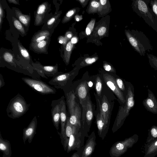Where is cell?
<instances>
[{
  "label": "cell",
  "mask_w": 157,
  "mask_h": 157,
  "mask_svg": "<svg viewBox=\"0 0 157 157\" xmlns=\"http://www.w3.org/2000/svg\"><path fill=\"white\" fill-rule=\"evenodd\" d=\"M127 88V92L124 104L119 106L118 111L112 130L113 133L117 131L122 126L129 112L135 105L134 89L133 85L129 82L124 80Z\"/></svg>",
  "instance_id": "6da1fadb"
},
{
  "label": "cell",
  "mask_w": 157,
  "mask_h": 157,
  "mask_svg": "<svg viewBox=\"0 0 157 157\" xmlns=\"http://www.w3.org/2000/svg\"><path fill=\"white\" fill-rule=\"evenodd\" d=\"M125 33L132 47L142 56H144L147 52L153 50L151 41L142 32L137 30H125Z\"/></svg>",
  "instance_id": "7a4b0ae2"
},
{
  "label": "cell",
  "mask_w": 157,
  "mask_h": 157,
  "mask_svg": "<svg viewBox=\"0 0 157 157\" xmlns=\"http://www.w3.org/2000/svg\"><path fill=\"white\" fill-rule=\"evenodd\" d=\"M90 77L87 74H84L80 79L73 82L71 89V90L74 91L82 108V127L85 120L87 98L90 90L88 85V81Z\"/></svg>",
  "instance_id": "3957f363"
},
{
  "label": "cell",
  "mask_w": 157,
  "mask_h": 157,
  "mask_svg": "<svg viewBox=\"0 0 157 157\" xmlns=\"http://www.w3.org/2000/svg\"><path fill=\"white\" fill-rule=\"evenodd\" d=\"M149 0H133L132 7L133 11L157 33V17L149 7Z\"/></svg>",
  "instance_id": "277c9868"
},
{
  "label": "cell",
  "mask_w": 157,
  "mask_h": 157,
  "mask_svg": "<svg viewBox=\"0 0 157 157\" xmlns=\"http://www.w3.org/2000/svg\"><path fill=\"white\" fill-rule=\"evenodd\" d=\"M29 106L24 97L18 93L10 100L6 109L7 115L13 119L18 118L27 112Z\"/></svg>",
  "instance_id": "5b68a950"
},
{
  "label": "cell",
  "mask_w": 157,
  "mask_h": 157,
  "mask_svg": "<svg viewBox=\"0 0 157 157\" xmlns=\"http://www.w3.org/2000/svg\"><path fill=\"white\" fill-rule=\"evenodd\" d=\"M78 69L74 68L70 72L62 73L53 77L48 82L56 89L62 90L65 95L71 91L73 81L77 75Z\"/></svg>",
  "instance_id": "8992f818"
},
{
  "label": "cell",
  "mask_w": 157,
  "mask_h": 157,
  "mask_svg": "<svg viewBox=\"0 0 157 157\" xmlns=\"http://www.w3.org/2000/svg\"><path fill=\"white\" fill-rule=\"evenodd\" d=\"M86 137L83 130L74 126L72 132L69 138L67 149V153L72 151H79L84 146V140Z\"/></svg>",
  "instance_id": "52a82bcc"
},
{
  "label": "cell",
  "mask_w": 157,
  "mask_h": 157,
  "mask_svg": "<svg viewBox=\"0 0 157 157\" xmlns=\"http://www.w3.org/2000/svg\"><path fill=\"white\" fill-rule=\"evenodd\" d=\"M21 79L28 86L42 94H54L56 92L54 88L40 80L28 77H22Z\"/></svg>",
  "instance_id": "ba28073f"
},
{
  "label": "cell",
  "mask_w": 157,
  "mask_h": 157,
  "mask_svg": "<svg viewBox=\"0 0 157 157\" xmlns=\"http://www.w3.org/2000/svg\"><path fill=\"white\" fill-rule=\"evenodd\" d=\"M97 104V108L94 112L96 123L99 136L103 140L108 131L104 120L101 109V102L99 98L95 93H94Z\"/></svg>",
  "instance_id": "9c48e42d"
},
{
  "label": "cell",
  "mask_w": 157,
  "mask_h": 157,
  "mask_svg": "<svg viewBox=\"0 0 157 157\" xmlns=\"http://www.w3.org/2000/svg\"><path fill=\"white\" fill-rule=\"evenodd\" d=\"M101 75L107 86L116 96L120 105L124 104L125 98L123 92L118 87L114 77L108 73H103Z\"/></svg>",
  "instance_id": "30bf717a"
},
{
  "label": "cell",
  "mask_w": 157,
  "mask_h": 157,
  "mask_svg": "<svg viewBox=\"0 0 157 157\" xmlns=\"http://www.w3.org/2000/svg\"><path fill=\"white\" fill-rule=\"evenodd\" d=\"M95 105L91 100L90 94L89 93L87 98L86 110L85 115L84 124L82 127L83 131L86 137H88V133L89 132L93 119Z\"/></svg>",
  "instance_id": "8fae6325"
},
{
  "label": "cell",
  "mask_w": 157,
  "mask_h": 157,
  "mask_svg": "<svg viewBox=\"0 0 157 157\" xmlns=\"http://www.w3.org/2000/svg\"><path fill=\"white\" fill-rule=\"evenodd\" d=\"M132 140L131 138L127 139L122 141H117L111 147L109 154L111 157H120L130 147Z\"/></svg>",
  "instance_id": "7c38bea8"
},
{
  "label": "cell",
  "mask_w": 157,
  "mask_h": 157,
  "mask_svg": "<svg viewBox=\"0 0 157 157\" xmlns=\"http://www.w3.org/2000/svg\"><path fill=\"white\" fill-rule=\"evenodd\" d=\"M100 101L103 118L106 125L109 128L111 116L114 102H110L107 97L103 94H102V98Z\"/></svg>",
  "instance_id": "4fadbf2b"
},
{
  "label": "cell",
  "mask_w": 157,
  "mask_h": 157,
  "mask_svg": "<svg viewBox=\"0 0 157 157\" xmlns=\"http://www.w3.org/2000/svg\"><path fill=\"white\" fill-rule=\"evenodd\" d=\"M63 96L52 101L51 104L52 121L54 126L58 130L60 123V116L62 105Z\"/></svg>",
  "instance_id": "5bb4252c"
},
{
  "label": "cell",
  "mask_w": 157,
  "mask_h": 157,
  "mask_svg": "<svg viewBox=\"0 0 157 157\" xmlns=\"http://www.w3.org/2000/svg\"><path fill=\"white\" fill-rule=\"evenodd\" d=\"M96 136L93 131L88 137L86 143L81 151L80 157H90L94 152L96 145Z\"/></svg>",
  "instance_id": "9a60e30c"
},
{
  "label": "cell",
  "mask_w": 157,
  "mask_h": 157,
  "mask_svg": "<svg viewBox=\"0 0 157 157\" xmlns=\"http://www.w3.org/2000/svg\"><path fill=\"white\" fill-rule=\"evenodd\" d=\"M37 123V118L36 116H35L27 127L23 129L22 139L24 144H25V141L27 140L29 143L32 142L33 138L36 133Z\"/></svg>",
  "instance_id": "2e32d148"
},
{
  "label": "cell",
  "mask_w": 157,
  "mask_h": 157,
  "mask_svg": "<svg viewBox=\"0 0 157 157\" xmlns=\"http://www.w3.org/2000/svg\"><path fill=\"white\" fill-rule=\"evenodd\" d=\"M147 91V97L143 100L142 104L147 111L157 114V99L154 94L149 89Z\"/></svg>",
  "instance_id": "e0dca14e"
},
{
  "label": "cell",
  "mask_w": 157,
  "mask_h": 157,
  "mask_svg": "<svg viewBox=\"0 0 157 157\" xmlns=\"http://www.w3.org/2000/svg\"><path fill=\"white\" fill-rule=\"evenodd\" d=\"M62 96V105L60 116L61 132L59 133L58 132L61 140L63 139L64 134L66 123L68 116L66 108V104L65 100V97L64 96Z\"/></svg>",
  "instance_id": "ac0fdd59"
},
{
  "label": "cell",
  "mask_w": 157,
  "mask_h": 157,
  "mask_svg": "<svg viewBox=\"0 0 157 157\" xmlns=\"http://www.w3.org/2000/svg\"><path fill=\"white\" fill-rule=\"evenodd\" d=\"M82 113L79 104L76 101L74 113L69 117V121L71 124L83 130L82 127Z\"/></svg>",
  "instance_id": "d6986e66"
},
{
  "label": "cell",
  "mask_w": 157,
  "mask_h": 157,
  "mask_svg": "<svg viewBox=\"0 0 157 157\" xmlns=\"http://www.w3.org/2000/svg\"><path fill=\"white\" fill-rule=\"evenodd\" d=\"M66 98V104L67 107L68 113L69 117L74 112L76 103V97L72 90H71L65 95Z\"/></svg>",
  "instance_id": "ffe728a7"
},
{
  "label": "cell",
  "mask_w": 157,
  "mask_h": 157,
  "mask_svg": "<svg viewBox=\"0 0 157 157\" xmlns=\"http://www.w3.org/2000/svg\"><path fill=\"white\" fill-rule=\"evenodd\" d=\"M35 68L42 71L48 77L53 78L62 73L58 72L57 65L48 66L39 65Z\"/></svg>",
  "instance_id": "44dd1931"
},
{
  "label": "cell",
  "mask_w": 157,
  "mask_h": 157,
  "mask_svg": "<svg viewBox=\"0 0 157 157\" xmlns=\"http://www.w3.org/2000/svg\"><path fill=\"white\" fill-rule=\"evenodd\" d=\"M74 127V125L70 123L68 116L66 123L64 134L63 139L61 140V143L65 151L67 150L69 138L72 132Z\"/></svg>",
  "instance_id": "7402d4cb"
},
{
  "label": "cell",
  "mask_w": 157,
  "mask_h": 157,
  "mask_svg": "<svg viewBox=\"0 0 157 157\" xmlns=\"http://www.w3.org/2000/svg\"><path fill=\"white\" fill-rule=\"evenodd\" d=\"M47 2H44L39 5L35 16V25H39L43 22V20L48 8Z\"/></svg>",
  "instance_id": "603a6c76"
},
{
  "label": "cell",
  "mask_w": 157,
  "mask_h": 157,
  "mask_svg": "<svg viewBox=\"0 0 157 157\" xmlns=\"http://www.w3.org/2000/svg\"><path fill=\"white\" fill-rule=\"evenodd\" d=\"M0 150L3 153V157H11L12 151L10 142L2 138L0 133Z\"/></svg>",
  "instance_id": "cb8c5ba5"
},
{
  "label": "cell",
  "mask_w": 157,
  "mask_h": 157,
  "mask_svg": "<svg viewBox=\"0 0 157 157\" xmlns=\"http://www.w3.org/2000/svg\"><path fill=\"white\" fill-rule=\"evenodd\" d=\"M94 76V88L96 94L101 101L102 98V93L103 88V82L101 74Z\"/></svg>",
  "instance_id": "d4e9b609"
},
{
  "label": "cell",
  "mask_w": 157,
  "mask_h": 157,
  "mask_svg": "<svg viewBox=\"0 0 157 157\" xmlns=\"http://www.w3.org/2000/svg\"><path fill=\"white\" fill-rule=\"evenodd\" d=\"M49 35L50 33L48 31H41L33 36L31 44L37 43L45 40L48 38Z\"/></svg>",
  "instance_id": "484cf974"
},
{
  "label": "cell",
  "mask_w": 157,
  "mask_h": 157,
  "mask_svg": "<svg viewBox=\"0 0 157 157\" xmlns=\"http://www.w3.org/2000/svg\"><path fill=\"white\" fill-rule=\"evenodd\" d=\"M48 41V38L39 43L31 44L32 48L35 51L40 52H44L47 51V47Z\"/></svg>",
  "instance_id": "4316f807"
},
{
  "label": "cell",
  "mask_w": 157,
  "mask_h": 157,
  "mask_svg": "<svg viewBox=\"0 0 157 157\" xmlns=\"http://www.w3.org/2000/svg\"><path fill=\"white\" fill-rule=\"evenodd\" d=\"M111 74L114 77L118 87L123 92L125 98L127 92V88L125 84L124 80L120 78L116 74Z\"/></svg>",
  "instance_id": "83f0119b"
},
{
  "label": "cell",
  "mask_w": 157,
  "mask_h": 157,
  "mask_svg": "<svg viewBox=\"0 0 157 157\" xmlns=\"http://www.w3.org/2000/svg\"><path fill=\"white\" fill-rule=\"evenodd\" d=\"M15 11L16 16L20 21L25 26H28L30 21V15L23 14L18 10H15Z\"/></svg>",
  "instance_id": "f1b7e54d"
},
{
  "label": "cell",
  "mask_w": 157,
  "mask_h": 157,
  "mask_svg": "<svg viewBox=\"0 0 157 157\" xmlns=\"http://www.w3.org/2000/svg\"><path fill=\"white\" fill-rule=\"evenodd\" d=\"M73 46V44L69 41L67 44L64 50L63 57L65 62L67 65L69 63L70 55Z\"/></svg>",
  "instance_id": "f546056e"
},
{
  "label": "cell",
  "mask_w": 157,
  "mask_h": 157,
  "mask_svg": "<svg viewBox=\"0 0 157 157\" xmlns=\"http://www.w3.org/2000/svg\"><path fill=\"white\" fill-rule=\"evenodd\" d=\"M147 55L150 65L155 70L157 71V57L152 54L147 53Z\"/></svg>",
  "instance_id": "4dcf8cb0"
},
{
  "label": "cell",
  "mask_w": 157,
  "mask_h": 157,
  "mask_svg": "<svg viewBox=\"0 0 157 157\" xmlns=\"http://www.w3.org/2000/svg\"><path fill=\"white\" fill-rule=\"evenodd\" d=\"M17 43L19 50L21 55L25 59L29 61L30 59V55L27 50L19 42H18Z\"/></svg>",
  "instance_id": "1f68e13d"
},
{
  "label": "cell",
  "mask_w": 157,
  "mask_h": 157,
  "mask_svg": "<svg viewBox=\"0 0 157 157\" xmlns=\"http://www.w3.org/2000/svg\"><path fill=\"white\" fill-rule=\"evenodd\" d=\"M12 18L13 24L15 27L22 34H25V31L24 28L21 22L14 17Z\"/></svg>",
  "instance_id": "d6a6232c"
},
{
  "label": "cell",
  "mask_w": 157,
  "mask_h": 157,
  "mask_svg": "<svg viewBox=\"0 0 157 157\" xmlns=\"http://www.w3.org/2000/svg\"><path fill=\"white\" fill-rule=\"evenodd\" d=\"M4 60L9 63H13V57L11 53L8 52H5L3 55Z\"/></svg>",
  "instance_id": "836d02e7"
},
{
  "label": "cell",
  "mask_w": 157,
  "mask_h": 157,
  "mask_svg": "<svg viewBox=\"0 0 157 157\" xmlns=\"http://www.w3.org/2000/svg\"><path fill=\"white\" fill-rule=\"evenodd\" d=\"M95 23V20H92L88 24L86 30V33L89 35L93 30Z\"/></svg>",
  "instance_id": "e575fe53"
},
{
  "label": "cell",
  "mask_w": 157,
  "mask_h": 157,
  "mask_svg": "<svg viewBox=\"0 0 157 157\" xmlns=\"http://www.w3.org/2000/svg\"><path fill=\"white\" fill-rule=\"evenodd\" d=\"M75 10H71L68 11L66 14L62 21L63 23H64L67 21L75 13Z\"/></svg>",
  "instance_id": "d590c367"
},
{
  "label": "cell",
  "mask_w": 157,
  "mask_h": 157,
  "mask_svg": "<svg viewBox=\"0 0 157 157\" xmlns=\"http://www.w3.org/2000/svg\"><path fill=\"white\" fill-rule=\"evenodd\" d=\"M150 4L152 10L157 17V0H150Z\"/></svg>",
  "instance_id": "8d00e7d4"
},
{
  "label": "cell",
  "mask_w": 157,
  "mask_h": 157,
  "mask_svg": "<svg viewBox=\"0 0 157 157\" xmlns=\"http://www.w3.org/2000/svg\"><path fill=\"white\" fill-rule=\"evenodd\" d=\"M97 59L95 58H88L86 59L84 63L81 64L82 66H85L87 65H90L95 62Z\"/></svg>",
  "instance_id": "74e56055"
},
{
  "label": "cell",
  "mask_w": 157,
  "mask_h": 157,
  "mask_svg": "<svg viewBox=\"0 0 157 157\" xmlns=\"http://www.w3.org/2000/svg\"><path fill=\"white\" fill-rule=\"evenodd\" d=\"M103 68L105 71L110 72V73H109L116 74L115 70L110 65L107 64H105L103 65Z\"/></svg>",
  "instance_id": "f35d334b"
},
{
  "label": "cell",
  "mask_w": 157,
  "mask_h": 157,
  "mask_svg": "<svg viewBox=\"0 0 157 157\" xmlns=\"http://www.w3.org/2000/svg\"><path fill=\"white\" fill-rule=\"evenodd\" d=\"M59 16L60 14H58L51 17L48 21L47 22V25L51 26L53 25Z\"/></svg>",
  "instance_id": "ab89813d"
},
{
  "label": "cell",
  "mask_w": 157,
  "mask_h": 157,
  "mask_svg": "<svg viewBox=\"0 0 157 157\" xmlns=\"http://www.w3.org/2000/svg\"><path fill=\"white\" fill-rule=\"evenodd\" d=\"M151 135L154 138L157 137V126H153L151 128Z\"/></svg>",
  "instance_id": "60d3db41"
},
{
  "label": "cell",
  "mask_w": 157,
  "mask_h": 157,
  "mask_svg": "<svg viewBox=\"0 0 157 157\" xmlns=\"http://www.w3.org/2000/svg\"><path fill=\"white\" fill-rule=\"evenodd\" d=\"M106 29L105 27H101L98 31V34L100 36L103 35L106 31Z\"/></svg>",
  "instance_id": "b9f144b4"
},
{
  "label": "cell",
  "mask_w": 157,
  "mask_h": 157,
  "mask_svg": "<svg viewBox=\"0 0 157 157\" xmlns=\"http://www.w3.org/2000/svg\"><path fill=\"white\" fill-rule=\"evenodd\" d=\"M3 17V10L2 6L1 4H0V29L1 28V25Z\"/></svg>",
  "instance_id": "7bdbcfd3"
},
{
  "label": "cell",
  "mask_w": 157,
  "mask_h": 157,
  "mask_svg": "<svg viewBox=\"0 0 157 157\" xmlns=\"http://www.w3.org/2000/svg\"><path fill=\"white\" fill-rule=\"evenodd\" d=\"M157 148V140L152 145L148 150V152L150 153L151 152L154 151L155 149Z\"/></svg>",
  "instance_id": "ee69618b"
},
{
  "label": "cell",
  "mask_w": 157,
  "mask_h": 157,
  "mask_svg": "<svg viewBox=\"0 0 157 157\" xmlns=\"http://www.w3.org/2000/svg\"><path fill=\"white\" fill-rule=\"evenodd\" d=\"M100 6L99 3L96 1H93L91 3V6L94 9H97Z\"/></svg>",
  "instance_id": "f6af8a7d"
},
{
  "label": "cell",
  "mask_w": 157,
  "mask_h": 157,
  "mask_svg": "<svg viewBox=\"0 0 157 157\" xmlns=\"http://www.w3.org/2000/svg\"><path fill=\"white\" fill-rule=\"evenodd\" d=\"M58 40L59 42L61 44H62L63 45H65L66 42V39L65 37L63 36H60L58 38Z\"/></svg>",
  "instance_id": "bcb514c9"
},
{
  "label": "cell",
  "mask_w": 157,
  "mask_h": 157,
  "mask_svg": "<svg viewBox=\"0 0 157 157\" xmlns=\"http://www.w3.org/2000/svg\"><path fill=\"white\" fill-rule=\"evenodd\" d=\"M5 85V82L3 77L1 74L0 75V88L3 87Z\"/></svg>",
  "instance_id": "7dc6e473"
},
{
  "label": "cell",
  "mask_w": 157,
  "mask_h": 157,
  "mask_svg": "<svg viewBox=\"0 0 157 157\" xmlns=\"http://www.w3.org/2000/svg\"><path fill=\"white\" fill-rule=\"evenodd\" d=\"M82 149L79 151H77V152L74 153L71 157H80Z\"/></svg>",
  "instance_id": "c3c4849f"
},
{
  "label": "cell",
  "mask_w": 157,
  "mask_h": 157,
  "mask_svg": "<svg viewBox=\"0 0 157 157\" xmlns=\"http://www.w3.org/2000/svg\"><path fill=\"white\" fill-rule=\"evenodd\" d=\"M77 40L76 37H74L72 38L71 40V42L73 44H75L77 42Z\"/></svg>",
  "instance_id": "681fc988"
},
{
  "label": "cell",
  "mask_w": 157,
  "mask_h": 157,
  "mask_svg": "<svg viewBox=\"0 0 157 157\" xmlns=\"http://www.w3.org/2000/svg\"><path fill=\"white\" fill-rule=\"evenodd\" d=\"M8 2L10 3H12L15 4H19L15 0H8Z\"/></svg>",
  "instance_id": "f907efd6"
},
{
  "label": "cell",
  "mask_w": 157,
  "mask_h": 157,
  "mask_svg": "<svg viewBox=\"0 0 157 157\" xmlns=\"http://www.w3.org/2000/svg\"><path fill=\"white\" fill-rule=\"evenodd\" d=\"M102 5H105L107 2L106 0H101L100 1Z\"/></svg>",
  "instance_id": "816d5d0a"
},
{
  "label": "cell",
  "mask_w": 157,
  "mask_h": 157,
  "mask_svg": "<svg viewBox=\"0 0 157 157\" xmlns=\"http://www.w3.org/2000/svg\"><path fill=\"white\" fill-rule=\"evenodd\" d=\"M72 35L70 33H68L67 35V37L68 38H70L71 37Z\"/></svg>",
  "instance_id": "f5cc1de1"
},
{
  "label": "cell",
  "mask_w": 157,
  "mask_h": 157,
  "mask_svg": "<svg viewBox=\"0 0 157 157\" xmlns=\"http://www.w3.org/2000/svg\"><path fill=\"white\" fill-rule=\"evenodd\" d=\"M79 1L81 3H83V2H85V0H79Z\"/></svg>",
  "instance_id": "db71d44e"
},
{
  "label": "cell",
  "mask_w": 157,
  "mask_h": 157,
  "mask_svg": "<svg viewBox=\"0 0 157 157\" xmlns=\"http://www.w3.org/2000/svg\"></svg>",
  "instance_id": "11a10c76"
}]
</instances>
